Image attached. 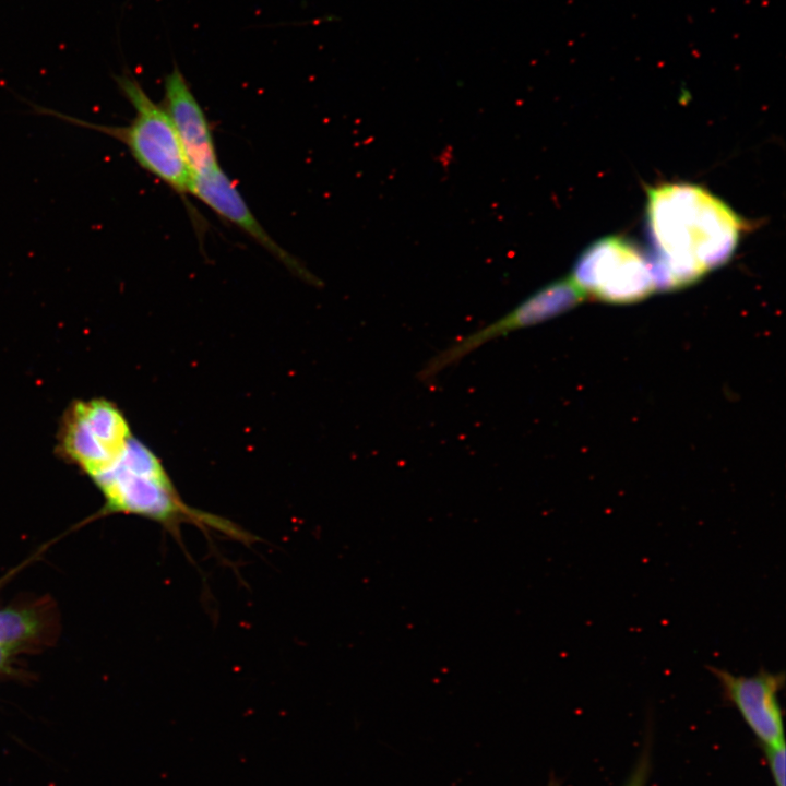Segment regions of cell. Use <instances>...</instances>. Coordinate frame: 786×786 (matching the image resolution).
<instances>
[{
  "instance_id": "7a4b0ae2",
  "label": "cell",
  "mask_w": 786,
  "mask_h": 786,
  "mask_svg": "<svg viewBox=\"0 0 786 786\" xmlns=\"http://www.w3.org/2000/svg\"><path fill=\"white\" fill-rule=\"evenodd\" d=\"M92 480L105 500L102 515L144 517L176 537L180 536L182 524H190L240 541L252 540L251 535L233 522L187 504L156 454L134 437L120 458Z\"/></svg>"
},
{
  "instance_id": "9c48e42d",
  "label": "cell",
  "mask_w": 786,
  "mask_h": 786,
  "mask_svg": "<svg viewBox=\"0 0 786 786\" xmlns=\"http://www.w3.org/2000/svg\"><path fill=\"white\" fill-rule=\"evenodd\" d=\"M162 106L179 136L192 175L219 167L210 121L178 68L166 76Z\"/></svg>"
},
{
  "instance_id": "8992f818",
  "label": "cell",
  "mask_w": 786,
  "mask_h": 786,
  "mask_svg": "<svg viewBox=\"0 0 786 786\" xmlns=\"http://www.w3.org/2000/svg\"><path fill=\"white\" fill-rule=\"evenodd\" d=\"M586 296L570 279H560L544 286L516 305L498 320L466 334L432 357L419 372V379L429 381L443 369L460 361L484 344L513 331L550 320L580 303Z\"/></svg>"
},
{
  "instance_id": "8fae6325",
  "label": "cell",
  "mask_w": 786,
  "mask_h": 786,
  "mask_svg": "<svg viewBox=\"0 0 786 786\" xmlns=\"http://www.w3.org/2000/svg\"><path fill=\"white\" fill-rule=\"evenodd\" d=\"M767 763L771 770L775 786H786L785 782V742L764 747Z\"/></svg>"
},
{
  "instance_id": "5b68a950",
  "label": "cell",
  "mask_w": 786,
  "mask_h": 786,
  "mask_svg": "<svg viewBox=\"0 0 786 786\" xmlns=\"http://www.w3.org/2000/svg\"><path fill=\"white\" fill-rule=\"evenodd\" d=\"M569 278L586 297L614 303L636 301L656 290L651 260L620 236L602 238L586 248Z\"/></svg>"
},
{
  "instance_id": "6da1fadb",
  "label": "cell",
  "mask_w": 786,
  "mask_h": 786,
  "mask_svg": "<svg viewBox=\"0 0 786 786\" xmlns=\"http://www.w3.org/2000/svg\"><path fill=\"white\" fill-rule=\"evenodd\" d=\"M646 226L656 289H674L727 262L745 222L706 189L672 182L647 190Z\"/></svg>"
},
{
  "instance_id": "277c9868",
  "label": "cell",
  "mask_w": 786,
  "mask_h": 786,
  "mask_svg": "<svg viewBox=\"0 0 786 786\" xmlns=\"http://www.w3.org/2000/svg\"><path fill=\"white\" fill-rule=\"evenodd\" d=\"M129 422L106 398L78 400L63 413L58 450L91 479L109 469L132 439Z\"/></svg>"
},
{
  "instance_id": "4fadbf2b",
  "label": "cell",
  "mask_w": 786,
  "mask_h": 786,
  "mask_svg": "<svg viewBox=\"0 0 786 786\" xmlns=\"http://www.w3.org/2000/svg\"><path fill=\"white\" fill-rule=\"evenodd\" d=\"M16 654V652L9 647L0 646V671L9 666L11 657Z\"/></svg>"
},
{
  "instance_id": "30bf717a",
  "label": "cell",
  "mask_w": 786,
  "mask_h": 786,
  "mask_svg": "<svg viewBox=\"0 0 786 786\" xmlns=\"http://www.w3.org/2000/svg\"><path fill=\"white\" fill-rule=\"evenodd\" d=\"M57 630L52 603L44 599L0 609V646L17 654L51 644Z\"/></svg>"
},
{
  "instance_id": "52a82bcc",
  "label": "cell",
  "mask_w": 786,
  "mask_h": 786,
  "mask_svg": "<svg viewBox=\"0 0 786 786\" xmlns=\"http://www.w3.org/2000/svg\"><path fill=\"white\" fill-rule=\"evenodd\" d=\"M716 678L723 698L741 715L764 747L785 742L783 712L778 693L784 688L785 674L761 667L751 676L735 675L726 668L707 665Z\"/></svg>"
},
{
  "instance_id": "5bb4252c",
  "label": "cell",
  "mask_w": 786,
  "mask_h": 786,
  "mask_svg": "<svg viewBox=\"0 0 786 786\" xmlns=\"http://www.w3.org/2000/svg\"><path fill=\"white\" fill-rule=\"evenodd\" d=\"M7 579H8V576H4V577L0 579V586L4 583V581H5Z\"/></svg>"
},
{
  "instance_id": "3957f363",
  "label": "cell",
  "mask_w": 786,
  "mask_h": 786,
  "mask_svg": "<svg viewBox=\"0 0 786 786\" xmlns=\"http://www.w3.org/2000/svg\"><path fill=\"white\" fill-rule=\"evenodd\" d=\"M115 81L135 111L126 126L94 123L43 107H36L35 110L119 141L148 174L182 196L191 194L192 172L179 136L162 104L155 103L132 76L116 75Z\"/></svg>"
},
{
  "instance_id": "ba28073f",
  "label": "cell",
  "mask_w": 786,
  "mask_h": 786,
  "mask_svg": "<svg viewBox=\"0 0 786 786\" xmlns=\"http://www.w3.org/2000/svg\"><path fill=\"white\" fill-rule=\"evenodd\" d=\"M191 194L201 200L218 216L245 231L290 272L307 282H317L301 262L267 234L252 214L236 184L221 166L207 172L192 175Z\"/></svg>"
},
{
  "instance_id": "7c38bea8",
  "label": "cell",
  "mask_w": 786,
  "mask_h": 786,
  "mask_svg": "<svg viewBox=\"0 0 786 786\" xmlns=\"http://www.w3.org/2000/svg\"><path fill=\"white\" fill-rule=\"evenodd\" d=\"M648 772V760L642 759L632 773L627 786H645Z\"/></svg>"
}]
</instances>
